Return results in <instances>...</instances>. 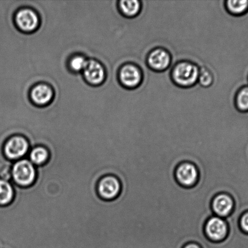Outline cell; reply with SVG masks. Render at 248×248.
I'll return each instance as SVG.
<instances>
[{"mask_svg":"<svg viewBox=\"0 0 248 248\" xmlns=\"http://www.w3.org/2000/svg\"><path fill=\"white\" fill-rule=\"evenodd\" d=\"M235 105L239 110H248V87H243L235 96Z\"/></svg>","mask_w":248,"mask_h":248,"instance_id":"obj_17","label":"cell"},{"mask_svg":"<svg viewBox=\"0 0 248 248\" xmlns=\"http://www.w3.org/2000/svg\"><path fill=\"white\" fill-rule=\"evenodd\" d=\"M121 189L120 181L114 175H105L97 184V193L104 201H113L117 198Z\"/></svg>","mask_w":248,"mask_h":248,"instance_id":"obj_5","label":"cell"},{"mask_svg":"<svg viewBox=\"0 0 248 248\" xmlns=\"http://www.w3.org/2000/svg\"><path fill=\"white\" fill-rule=\"evenodd\" d=\"M83 75L87 82L92 85H99L105 78V72L100 63L95 60H89L83 70Z\"/></svg>","mask_w":248,"mask_h":248,"instance_id":"obj_11","label":"cell"},{"mask_svg":"<svg viewBox=\"0 0 248 248\" xmlns=\"http://www.w3.org/2000/svg\"><path fill=\"white\" fill-rule=\"evenodd\" d=\"M198 169L193 163L184 162L180 164L175 170V177L181 186L190 188L198 183Z\"/></svg>","mask_w":248,"mask_h":248,"instance_id":"obj_8","label":"cell"},{"mask_svg":"<svg viewBox=\"0 0 248 248\" xmlns=\"http://www.w3.org/2000/svg\"><path fill=\"white\" fill-rule=\"evenodd\" d=\"M239 225L242 232L245 234H248V211L243 213L240 216Z\"/></svg>","mask_w":248,"mask_h":248,"instance_id":"obj_20","label":"cell"},{"mask_svg":"<svg viewBox=\"0 0 248 248\" xmlns=\"http://www.w3.org/2000/svg\"><path fill=\"white\" fill-rule=\"evenodd\" d=\"M200 68L198 64L188 60L177 62L171 72L172 81L177 87L188 89L198 82Z\"/></svg>","mask_w":248,"mask_h":248,"instance_id":"obj_1","label":"cell"},{"mask_svg":"<svg viewBox=\"0 0 248 248\" xmlns=\"http://www.w3.org/2000/svg\"><path fill=\"white\" fill-rule=\"evenodd\" d=\"M118 78L124 87L133 90L142 85L144 77L142 68L134 63H127L120 68Z\"/></svg>","mask_w":248,"mask_h":248,"instance_id":"obj_4","label":"cell"},{"mask_svg":"<svg viewBox=\"0 0 248 248\" xmlns=\"http://www.w3.org/2000/svg\"><path fill=\"white\" fill-rule=\"evenodd\" d=\"M228 226L224 218L213 216L206 221L204 227V232L211 241L220 242L227 238Z\"/></svg>","mask_w":248,"mask_h":248,"instance_id":"obj_6","label":"cell"},{"mask_svg":"<svg viewBox=\"0 0 248 248\" xmlns=\"http://www.w3.org/2000/svg\"><path fill=\"white\" fill-rule=\"evenodd\" d=\"M183 248H201L198 244L196 243H189L184 245Z\"/></svg>","mask_w":248,"mask_h":248,"instance_id":"obj_21","label":"cell"},{"mask_svg":"<svg viewBox=\"0 0 248 248\" xmlns=\"http://www.w3.org/2000/svg\"><path fill=\"white\" fill-rule=\"evenodd\" d=\"M12 178L17 186L23 188L31 186L36 181L35 167L28 159L17 160L12 167Z\"/></svg>","mask_w":248,"mask_h":248,"instance_id":"obj_2","label":"cell"},{"mask_svg":"<svg viewBox=\"0 0 248 248\" xmlns=\"http://www.w3.org/2000/svg\"><path fill=\"white\" fill-rule=\"evenodd\" d=\"M16 21L18 28L26 32L35 30L39 24L37 15L33 10L29 9L19 11L16 15Z\"/></svg>","mask_w":248,"mask_h":248,"instance_id":"obj_10","label":"cell"},{"mask_svg":"<svg viewBox=\"0 0 248 248\" xmlns=\"http://www.w3.org/2000/svg\"><path fill=\"white\" fill-rule=\"evenodd\" d=\"M87 62L88 61L82 56H75L70 61V69L75 72H83Z\"/></svg>","mask_w":248,"mask_h":248,"instance_id":"obj_19","label":"cell"},{"mask_svg":"<svg viewBox=\"0 0 248 248\" xmlns=\"http://www.w3.org/2000/svg\"><path fill=\"white\" fill-rule=\"evenodd\" d=\"M227 11L232 16H240L244 14L248 9V1L247 0H228L225 2Z\"/></svg>","mask_w":248,"mask_h":248,"instance_id":"obj_16","label":"cell"},{"mask_svg":"<svg viewBox=\"0 0 248 248\" xmlns=\"http://www.w3.org/2000/svg\"><path fill=\"white\" fill-rule=\"evenodd\" d=\"M172 62L171 53L166 48H153L148 53L147 64L148 67L156 72H162L168 69Z\"/></svg>","mask_w":248,"mask_h":248,"instance_id":"obj_7","label":"cell"},{"mask_svg":"<svg viewBox=\"0 0 248 248\" xmlns=\"http://www.w3.org/2000/svg\"><path fill=\"white\" fill-rule=\"evenodd\" d=\"M119 9L124 16L130 18H134L142 12V1L139 0H123L119 2Z\"/></svg>","mask_w":248,"mask_h":248,"instance_id":"obj_13","label":"cell"},{"mask_svg":"<svg viewBox=\"0 0 248 248\" xmlns=\"http://www.w3.org/2000/svg\"><path fill=\"white\" fill-rule=\"evenodd\" d=\"M14 197L15 191L12 184L0 179V206L10 205L14 201Z\"/></svg>","mask_w":248,"mask_h":248,"instance_id":"obj_15","label":"cell"},{"mask_svg":"<svg viewBox=\"0 0 248 248\" xmlns=\"http://www.w3.org/2000/svg\"><path fill=\"white\" fill-rule=\"evenodd\" d=\"M30 144L23 136H12L5 142L2 147L4 156L9 161L18 160L25 155L29 151Z\"/></svg>","mask_w":248,"mask_h":248,"instance_id":"obj_3","label":"cell"},{"mask_svg":"<svg viewBox=\"0 0 248 248\" xmlns=\"http://www.w3.org/2000/svg\"><path fill=\"white\" fill-rule=\"evenodd\" d=\"M29 157L34 165L36 167L43 166L50 159V150L43 145H37L31 151Z\"/></svg>","mask_w":248,"mask_h":248,"instance_id":"obj_14","label":"cell"},{"mask_svg":"<svg viewBox=\"0 0 248 248\" xmlns=\"http://www.w3.org/2000/svg\"><path fill=\"white\" fill-rule=\"evenodd\" d=\"M211 208L215 216L225 218L228 217L234 210V201L229 194H218L213 199Z\"/></svg>","mask_w":248,"mask_h":248,"instance_id":"obj_9","label":"cell"},{"mask_svg":"<svg viewBox=\"0 0 248 248\" xmlns=\"http://www.w3.org/2000/svg\"><path fill=\"white\" fill-rule=\"evenodd\" d=\"M215 82V77L213 73L206 67H201L200 69V74L198 79V82L200 86L208 88L210 87Z\"/></svg>","mask_w":248,"mask_h":248,"instance_id":"obj_18","label":"cell"},{"mask_svg":"<svg viewBox=\"0 0 248 248\" xmlns=\"http://www.w3.org/2000/svg\"><path fill=\"white\" fill-rule=\"evenodd\" d=\"M53 92L50 87L45 84L35 86L31 92V98L36 104L44 106L52 100Z\"/></svg>","mask_w":248,"mask_h":248,"instance_id":"obj_12","label":"cell"}]
</instances>
